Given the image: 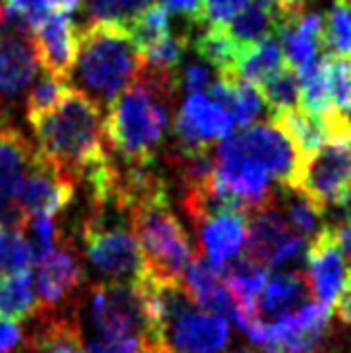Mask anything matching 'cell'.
I'll return each instance as SVG.
<instances>
[{
	"instance_id": "8d00e7d4",
	"label": "cell",
	"mask_w": 351,
	"mask_h": 353,
	"mask_svg": "<svg viewBox=\"0 0 351 353\" xmlns=\"http://www.w3.org/2000/svg\"><path fill=\"white\" fill-rule=\"evenodd\" d=\"M251 0H204V23L221 25Z\"/></svg>"
},
{
	"instance_id": "ab89813d",
	"label": "cell",
	"mask_w": 351,
	"mask_h": 353,
	"mask_svg": "<svg viewBox=\"0 0 351 353\" xmlns=\"http://www.w3.org/2000/svg\"><path fill=\"white\" fill-rule=\"evenodd\" d=\"M168 12L186 16L190 23H204V0H161Z\"/></svg>"
},
{
	"instance_id": "52a82bcc",
	"label": "cell",
	"mask_w": 351,
	"mask_h": 353,
	"mask_svg": "<svg viewBox=\"0 0 351 353\" xmlns=\"http://www.w3.org/2000/svg\"><path fill=\"white\" fill-rule=\"evenodd\" d=\"M351 185V132L331 137L320 150L302 163L298 185L293 190L318 203L325 210L329 203L338 199V194Z\"/></svg>"
},
{
	"instance_id": "f35d334b",
	"label": "cell",
	"mask_w": 351,
	"mask_h": 353,
	"mask_svg": "<svg viewBox=\"0 0 351 353\" xmlns=\"http://www.w3.org/2000/svg\"><path fill=\"white\" fill-rule=\"evenodd\" d=\"M25 345V331L18 322L0 318V353H16Z\"/></svg>"
},
{
	"instance_id": "30bf717a",
	"label": "cell",
	"mask_w": 351,
	"mask_h": 353,
	"mask_svg": "<svg viewBox=\"0 0 351 353\" xmlns=\"http://www.w3.org/2000/svg\"><path fill=\"white\" fill-rule=\"evenodd\" d=\"M230 329L224 318L195 304L181 306L161 324L166 353H221L228 347Z\"/></svg>"
},
{
	"instance_id": "e575fe53",
	"label": "cell",
	"mask_w": 351,
	"mask_h": 353,
	"mask_svg": "<svg viewBox=\"0 0 351 353\" xmlns=\"http://www.w3.org/2000/svg\"><path fill=\"white\" fill-rule=\"evenodd\" d=\"M23 235L27 239V244H30L34 264H39L43 257H48L61 239L54 217H30L23 226Z\"/></svg>"
},
{
	"instance_id": "ac0fdd59",
	"label": "cell",
	"mask_w": 351,
	"mask_h": 353,
	"mask_svg": "<svg viewBox=\"0 0 351 353\" xmlns=\"http://www.w3.org/2000/svg\"><path fill=\"white\" fill-rule=\"evenodd\" d=\"M39 324L25 340L23 353H86L79 318L70 311L36 313Z\"/></svg>"
},
{
	"instance_id": "3957f363",
	"label": "cell",
	"mask_w": 351,
	"mask_h": 353,
	"mask_svg": "<svg viewBox=\"0 0 351 353\" xmlns=\"http://www.w3.org/2000/svg\"><path fill=\"white\" fill-rule=\"evenodd\" d=\"M143 59L121 25L88 23L77 32V52L70 83L101 108L112 101L139 77Z\"/></svg>"
},
{
	"instance_id": "f546056e",
	"label": "cell",
	"mask_w": 351,
	"mask_h": 353,
	"mask_svg": "<svg viewBox=\"0 0 351 353\" xmlns=\"http://www.w3.org/2000/svg\"><path fill=\"white\" fill-rule=\"evenodd\" d=\"M154 0H83L88 23H106L126 27L132 18L150 7Z\"/></svg>"
},
{
	"instance_id": "ee69618b",
	"label": "cell",
	"mask_w": 351,
	"mask_h": 353,
	"mask_svg": "<svg viewBox=\"0 0 351 353\" xmlns=\"http://www.w3.org/2000/svg\"><path fill=\"white\" fill-rule=\"evenodd\" d=\"M83 0H50V7L52 9H59V12H72L77 9Z\"/></svg>"
},
{
	"instance_id": "d590c367",
	"label": "cell",
	"mask_w": 351,
	"mask_h": 353,
	"mask_svg": "<svg viewBox=\"0 0 351 353\" xmlns=\"http://www.w3.org/2000/svg\"><path fill=\"white\" fill-rule=\"evenodd\" d=\"M212 83V74L206 65L201 63H188L186 68L179 72V85L188 92V94H195V92H206Z\"/></svg>"
},
{
	"instance_id": "d6a6232c",
	"label": "cell",
	"mask_w": 351,
	"mask_h": 353,
	"mask_svg": "<svg viewBox=\"0 0 351 353\" xmlns=\"http://www.w3.org/2000/svg\"><path fill=\"white\" fill-rule=\"evenodd\" d=\"M34 264L32 250L21 228L0 226V273H21Z\"/></svg>"
},
{
	"instance_id": "83f0119b",
	"label": "cell",
	"mask_w": 351,
	"mask_h": 353,
	"mask_svg": "<svg viewBox=\"0 0 351 353\" xmlns=\"http://www.w3.org/2000/svg\"><path fill=\"white\" fill-rule=\"evenodd\" d=\"M255 88L260 92L264 103L271 108V114L280 112V110H286V108H295L300 101L298 72L289 68L286 63L280 70H275L266 79H262Z\"/></svg>"
},
{
	"instance_id": "5bb4252c",
	"label": "cell",
	"mask_w": 351,
	"mask_h": 353,
	"mask_svg": "<svg viewBox=\"0 0 351 353\" xmlns=\"http://www.w3.org/2000/svg\"><path fill=\"white\" fill-rule=\"evenodd\" d=\"M233 130V119L206 92H195L183 101L174 117V148H210V141L226 137Z\"/></svg>"
},
{
	"instance_id": "603a6c76",
	"label": "cell",
	"mask_w": 351,
	"mask_h": 353,
	"mask_svg": "<svg viewBox=\"0 0 351 353\" xmlns=\"http://www.w3.org/2000/svg\"><path fill=\"white\" fill-rule=\"evenodd\" d=\"M282 65H284V54L273 34V36H266L260 43L248 45L242 52V57L237 59L235 70L230 72V77L244 79L248 83H253V85H257V83L269 77V74L280 70Z\"/></svg>"
},
{
	"instance_id": "74e56055",
	"label": "cell",
	"mask_w": 351,
	"mask_h": 353,
	"mask_svg": "<svg viewBox=\"0 0 351 353\" xmlns=\"http://www.w3.org/2000/svg\"><path fill=\"white\" fill-rule=\"evenodd\" d=\"M7 7H12L18 16H23L30 27H34L36 23H41L50 12V0H5Z\"/></svg>"
},
{
	"instance_id": "9c48e42d",
	"label": "cell",
	"mask_w": 351,
	"mask_h": 353,
	"mask_svg": "<svg viewBox=\"0 0 351 353\" xmlns=\"http://www.w3.org/2000/svg\"><path fill=\"white\" fill-rule=\"evenodd\" d=\"M242 250L266 268H286L304 255V237L295 235L282 212L269 203L246 217V241Z\"/></svg>"
},
{
	"instance_id": "7c38bea8",
	"label": "cell",
	"mask_w": 351,
	"mask_h": 353,
	"mask_svg": "<svg viewBox=\"0 0 351 353\" xmlns=\"http://www.w3.org/2000/svg\"><path fill=\"white\" fill-rule=\"evenodd\" d=\"M36 154V145L16 125L7 123V114L0 117V226L23 230L25 217L16 206V194Z\"/></svg>"
},
{
	"instance_id": "ffe728a7",
	"label": "cell",
	"mask_w": 351,
	"mask_h": 353,
	"mask_svg": "<svg viewBox=\"0 0 351 353\" xmlns=\"http://www.w3.org/2000/svg\"><path fill=\"white\" fill-rule=\"evenodd\" d=\"M206 94L226 110L237 128L251 125L264 108V101L253 83L230 74H219V79L210 83Z\"/></svg>"
},
{
	"instance_id": "ba28073f",
	"label": "cell",
	"mask_w": 351,
	"mask_h": 353,
	"mask_svg": "<svg viewBox=\"0 0 351 353\" xmlns=\"http://www.w3.org/2000/svg\"><path fill=\"white\" fill-rule=\"evenodd\" d=\"M34 291L39 311L36 313H61L74 306V295L81 291L86 280L83 264L70 237H61L48 257L36 264Z\"/></svg>"
},
{
	"instance_id": "4316f807",
	"label": "cell",
	"mask_w": 351,
	"mask_h": 353,
	"mask_svg": "<svg viewBox=\"0 0 351 353\" xmlns=\"http://www.w3.org/2000/svg\"><path fill=\"white\" fill-rule=\"evenodd\" d=\"M329 103L334 112L345 114L351 110V54L325 52L322 54Z\"/></svg>"
},
{
	"instance_id": "1f68e13d",
	"label": "cell",
	"mask_w": 351,
	"mask_h": 353,
	"mask_svg": "<svg viewBox=\"0 0 351 353\" xmlns=\"http://www.w3.org/2000/svg\"><path fill=\"white\" fill-rule=\"evenodd\" d=\"M322 45L325 52L351 54V7L343 0H336L322 21Z\"/></svg>"
},
{
	"instance_id": "b9f144b4",
	"label": "cell",
	"mask_w": 351,
	"mask_h": 353,
	"mask_svg": "<svg viewBox=\"0 0 351 353\" xmlns=\"http://www.w3.org/2000/svg\"><path fill=\"white\" fill-rule=\"evenodd\" d=\"M334 206L338 210V217L343 219V224H351V185L338 194V199L334 201Z\"/></svg>"
},
{
	"instance_id": "d4e9b609",
	"label": "cell",
	"mask_w": 351,
	"mask_h": 353,
	"mask_svg": "<svg viewBox=\"0 0 351 353\" xmlns=\"http://www.w3.org/2000/svg\"><path fill=\"white\" fill-rule=\"evenodd\" d=\"M39 311L34 280L30 271L12 273L0 282V318L23 322Z\"/></svg>"
},
{
	"instance_id": "4fadbf2b",
	"label": "cell",
	"mask_w": 351,
	"mask_h": 353,
	"mask_svg": "<svg viewBox=\"0 0 351 353\" xmlns=\"http://www.w3.org/2000/svg\"><path fill=\"white\" fill-rule=\"evenodd\" d=\"M304 264H307L304 280H307L311 293L318 297V302L334 306L340 289L351 273V268L345 264V255L340 250L334 226L320 228L311 237L307 253H304Z\"/></svg>"
},
{
	"instance_id": "44dd1931",
	"label": "cell",
	"mask_w": 351,
	"mask_h": 353,
	"mask_svg": "<svg viewBox=\"0 0 351 353\" xmlns=\"http://www.w3.org/2000/svg\"><path fill=\"white\" fill-rule=\"evenodd\" d=\"M271 121L282 130L284 137L289 139L302 161H307L309 157L316 154L320 148L329 141V132H327V125H325V121H322V117L311 114L298 105L273 112Z\"/></svg>"
},
{
	"instance_id": "2e32d148",
	"label": "cell",
	"mask_w": 351,
	"mask_h": 353,
	"mask_svg": "<svg viewBox=\"0 0 351 353\" xmlns=\"http://www.w3.org/2000/svg\"><path fill=\"white\" fill-rule=\"evenodd\" d=\"M278 43L284 54V63L293 70L304 68L325 52L322 45V16L320 14H293L278 21L275 27Z\"/></svg>"
},
{
	"instance_id": "f1b7e54d",
	"label": "cell",
	"mask_w": 351,
	"mask_h": 353,
	"mask_svg": "<svg viewBox=\"0 0 351 353\" xmlns=\"http://www.w3.org/2000/svg\"><path fill=\"white\" fill-rule=\"evenodd\" d=\"M295 72H298L302 110H307V112L318 114V117L329 112L331 103H329V92H327L325 68H322V54Z\"/></svg>"
},
{
	"instance_id": "e0dca14e",
	"label": "cell",
	"mask_w": 351,
	"mask_h": 353,
	"mask_svg": "<svg viewBox=\"0 0 351 353\" xmlns=\"http://www.w3.org/2000/svg\"><path fill=\"white\" fill-rule=\"evenodd\" d=\"M206 259L212 264H226L233 259L246 241V215L244 212H219L192 224Z\"/></svg>"
},
{
	"instance_id": "7bdbcfd3",
	"label": "cell",
	"mask_w": 351,
	"mask_h": 353,
	"mask_svg": "<svg viewBox=\"0 0 351 353\" xmlns=\"http://www.w3.org/2000/svg\"><path fill=\"white\" fill-rule=\"evenodd\" d=\"M334 233H336V239L340 244V250H345L343 255H347V259L351 262V224L334 226Z\"/></svg>"
},
{
	"instance_id": "7402d4cb",
	"label": "cell",
	"mask_w": 351,
	"mask_h": 353,
	"mask_svg": "<svg viewBox=\"0 0 351 353\" xmlns=\"http://www.w3.org/2000/svg\"><path fill=\"white\" fill-rule=\"evenodd\" d=\"M190 43H192V48H195L197 57L204 59L210 68H215L217 74L233 72L237 59L242 57V52L246 50L226 32L224 23L221 25L206 23V27H201L197 34L190 36Z\"/></svg>"
},
{
	"instance_id": "5b68a950",
	"label": "cell",
	"mask_w": 351,
	"mask_h": 353,
	"mask_svg": "<svg viewBox=\"0 0 351 353\" xmlns=\"http://www.w3.org/2000/svg\"><path fill=\"white\" fill-rule=\"evenodd\" d=\"M81 241L88 264L110 282H141L146 275L128 210L112 197H90V210L81 221Z\"/></svg>"
},
{
	"instance_id": "6da1fadb",
	"label": "cell",
	"mask_w": 351,
	"mask_h": 353,
	"mask_svg": "<svg viewBox=\"0 0 351 353\" xmlns=\"http://www.w3.org/2000/svg\"><path fill=\"white\" fill-rule=\"evenodd\" d=\"M179 72L143 65L139 77L119 94L106 117V143L119 163L154 165L172 119Z\"/></svg>"
},
{
	"instance_id": "4dcf8cb0",
	"label": "cell",
	"mask_w": 351,
	"mask_h": 353,
	"mask_svg": "<svg viewBox=\"0 0 351 353\" xmlns=\"http://www.w3.org/2000/svg\"><path fill=\"white\" fill-rule=\"evenodd\" d=\"M291 197L284 203V219L291 226L295 235H300L304 239H311L320 230V219L325 215L318 203H313L307 194H302L298 190H289Z\"/></svg>"
},
{
	"instance_id": "bcb514c9",
	"label": "cell",
	"mask_w": 351,
	"mask_h": 353,
	"mask_svg": "<svg viewBox=\"0 0 351 353\" xmlns=\"http://www.w3.org/2000/svg\"><path fill=\"white\" fill-rule=\"evenodd\" d=\"M230 353H255L251 349H235V351H230Z\"/></svg>"
},
{
	"instance_id": "cb8c5ba5",
	"label": "cell",
	"mask_w": 351,
	"mask_h": 353,
	"mask_svg": "<svg viewBox=\"0 0 351 353\" xmlns=\"http://www.w3.org/2000/svg\"><path fill=\"white\" fill-rule=\"evenodd\" d=\"M224 27L242 48H248V45L264 41L266 36H273L278 21L271 9L257 0V3L244 5L233 18H228Z\"/></svg>"
},
{
	"instance_id": "8992f818",
	"label": "cell",
	"mask_w": 351,
	"mask_h": 353,
	"mask_svg": "<svg viewBox=\"0 0 351 353\" xmlns=\"http://www.w3.org/2000/svg\"><path fill=\"white\" fill-rule=\"evenodd\" d=\"M215 152L230 154L253 163L255 168L264 170L271 179L282 183L286 190H293L298 185L304 163L291 141L273 121L271 123L244 125L237 132L230 130L226 137L219 139Z\"/></svg>"
},
{
	"instance_id": "60d3db41",
	"label": "cell",
	"mask_w": 351,
	"mask_h": 353,
	"mask_svg": "<svg viewBox=\"0 0 351 353\" xmlns=\"http://www.w3.org/2000/svg\"><path fill=\"white\" fill-rule=\"evenodd\" d=\"M334 306H336L338 318L343 320L345 324H351V273H349V277H347L345 286L340 289V293H338V297H336Z\"/></svg>"
},
{
	"instance_id": "836d02e7",
	"label": "cell",
	"mask_w": 351,
	"mask_h": 353,
	"mask_svg": "<svg viewBox=\"0 0 351 353\" xmlns=\"http://www.w3.org/2000/svg\"><path fill=\"white\" fill-rule=\"evenodd\" d=\"M70 83L66 79H59V77H52V74L45 72V77L39 79L32 85V90L27 92V119L36 117V114H43V112H50L52 108H57L66 94L70 92Z\"/></svg>"
},
{
	"instance_id": "8fae6325",
	"label": "cell",
	"mask_w": 351,
	"mask_h": 353,
	"mask_svg": "<svg viewBox=\"0 0 351 353\" xmlns=\"http://www.w3.org/2000/svg\"><path fill=\"white\" fill-rule=\"evenodd\" d=\"M74 192L77 179L36 154L32 168L27 170L18 188L16 206L23 212L25 221L30 217H57L63 208L70 206Z\"/></svg>"
},
{
	"instance_id": "d6986e66",
	"label": "cell",
	"mask_w": 351,
	"mask_h": 353,
	"mask_svg": "<svg viewBox=\"0 0 351 353\" xmlns=\"http://www.w3.org/2000/svg\"><path fill=\"white\" fill-rule=\"evenodd\" d=\"M309 295L311 289L304 280V273L280 271L273 277H266L262 291L257 295L255 311L262 322H273L293 313L309 300Z\"/></svg>"
},
{
	"instance_id": "7dc6e473",
	"label": "cell",
	"mask_w": 351,
	"mask_h": 353,
	"mask_svg": "<svg viewBox=\"0 0 351 353\" xmlns=\"http://www.w3.org/2000/svg\"><path fill=\"white\" fill-rule=\"evenodd\" d=\"M343 3H347V5H349V7H351V0H343Z\"/></svg>"
},
{
	"instance_id": "484cf974",
	"label": "cell",
	"mask_w": 351,
	"mask_h": 353,
	"mask_svg": "<svg viewBox=\"0 0 351 353\" xmlns=\"http://www.w3.org/2000/svg\"><path fill=\"white\" fill-rule=\"evenodd\" d=\"M126 32L130 36V41L134 43V48L139 50V54L143 57L148 50L154 48L157 43H161L166 36L172 32L168 9L163 5L152 3L126 25Z\"/></svg>"
},
{
	"instance_id": "9a60e30c",
	"label": "cell",
	"mask_w": 351,
	"mask_h": 353,
	"mask_svg": "<svg viewBox=\"0 0 351 353\" xmlns=\"http://www.w3.org/2000/svg\"><path fill=\"white\" fill-rule=\"evenodd\" d=\"M77 32L79 30L70 18V12H59V9H50L48 16L32 27L36 59L43 72L66 81L70 79L74 52H77Z\"/></svg>"
},
{
	"instance_id": "7a4b0ae2",
	"label": "cell",
	"mask_w": 351,
	"mask_h": 353,
	"mask_svg": "<svg viewBox=\"0 0 351 353\" xmlns=\"http://www.w3.org/2000/svg\"><path fill=\"white\" fill-rule=\"evenodd\" d=\"M36 152L74 179H88L108 159L103 110L77 88L50 112L27 119Z\"/></svg>"
},
{
	"instance_id": "277c9868",
	"label": "cell",
	"mask_w": 351,
	"mask_h": 353,
	"mask_svg": "<svg viewBox=\"0 0 351 353\" xmlns=\"http://www.w3.org/2000/svg\"><path fill=\"white\" fill-rule=\"evenodd\" d=\"M128 217L143 255V280L181 284L183 271L195 257V248L170 206L166 181L157 179L150 188L137 194L128 208Z\"/></svg>"
},
{
	"instance_id": "f6af8a7d",
	"label": "cell",
	"mask_w": 351,
	"mask_h": 353,
	"mask_svg": "<svg viewBox=\"0 0 351 353\" xmlns=\"http://www.w3.org/2000/svg\"><path fill=\"white\" fill-rule=\"evenodd\" d=\"M340 117H343V123H345V128H347L349 132H351V110H349V112H345V114H340Z\"/></svg>"
}]
</instances>
